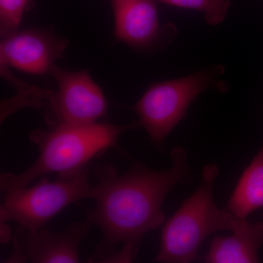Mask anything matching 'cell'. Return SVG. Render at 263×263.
Instances as JSON below:
<instances>
[{
  "mask_svg": "<svg viewBox=\"0 0 263 263\" xmlns=\"http://www.w3.org/2000/svg\"><path fill=\"white\" fill-rule=\"evenodd\" d=\"M171 158L172 166L164 171L140 162L122 175L111 164L95 169L98 183L89 193L95 205L87 213V221L100 228L103 238L91 262H132L141 238L163 224L165 197L176 185L193 181L186 150L174 148Z\"/></svg>",
  "mask_w": 263,
  "mask_h": 263,
  "instance_id": "obj_1",
  "label": "cell"
},
{
  "mask_svg": "<svg viewBox=\"0 0 263 263\" xmlns=\"http://www.w3.org/2000/svg\"><path fill=\"white\" fill-rule=\"evenodd\" d=\"M140 125V122L129 125L97 122L85 125L61 124L51 130L32 132L29 140L37 146L39 157L20 174L1 175L2 193L5 195L27 186L44 175L63 174L84 167L98 154L117 146L118 138L124 131Z\"/></svg>",
  "mask_w": 263,
  "mask_h": 263,
  "instance_id": "obj_2",
  "label": "cell"
},
{
  "mask_svg": "<svg viewBox=\"0 0 263 263\" xmlns=\"http://www.w3.org/2000/svg\"><path fill=\"white\" fill-rule=\"evenodd\" d=\"M219 174L216 164L204 167L200 186L164 224L157 262H193L207 237L215 232L234 229L239 218L228 209L221 210L213 197Z\"/></svg>",
  "mask_w": 263,
  "mask_h": 263,
  "instance_id": "obj_3",
  "label": "cell"
},
{
  "mask_svg": "<svg viewBox=\"0 0 263 263\" xmlns=\"http://www.w3.org/2000/svg\"><path fill=\"white\" fill-rule=\"evenodd\" d=\"M90 187L86 165L59 174L55 181L44 179L31 187L16 189L4 195L2 221H16L31 230L45 228L64 209L89 197Z\"/></svg>",
  "mask_w": 263,
  "mask_h": 263,
  "instance_id": "obj_4",
  "label": "cell"
},
{
  "mask_svg": "<svg viewBox=\"0 0 263 263\" xmlns=\"http://www.w3.org/2000/svg\"><path fill=\"white\" fill-rule=\"evenodd\" d=\"M209 83L206 73L195 72L181 79L156 83L148 88L135 110L154 143H164L186 115L189 107L209 87Z\"/></svg>",
  "mask_w": 263,
  "mask_h": 263,
  "instance_id": "obj_5",
  "label": "cell"
},
{
  "mask_svg": "<svg viewBox=\"0 0 263 263\" xmlns=\"http://www.w3.org/2000/svg\"><path fill=\"white\" fill-rule=\"evenodd\" d=\"M51 75L58 86L50 93V124L85 125L96 123L106 113L107 101L101 89L87 71L70 72L55 65Z\"/></svg>",
  "mask_w": 263,
  "mask_h": 263,
  "instance_id": "obj_6",
  "label": "cell"
},
{
  "mask_svg": "<svg viewBox=\"0 0 263 263\" xmlns=\"http://www.w3.org/2000/svg\"><path fill=\"white\" fill-rule=\"evenodd\" d=\"M91 224L74 222L60 232L18 226L13 236V249L8 263L79 262V247Z\"/></svg>",
  "mask_w": 263,
  "mask_h": 263,
  "instance_id": "obj_7",
  "label": "cell"
},
{
  "mask_svg": "<svg viewBox=\"0 0 263 263\" xmlns=\"http://www.w3.org/2000/svg\"><path fill=\"white\" fill-rule=\"evenodd\" d=\"M67 44V40L49 31L17 32L2 41L1 65L36 75L51 74L55 61L61 58Z\"/></svg>",
  "mask_w": 263,
  "mask_h": 263,
  "instance_id": "obj_8",
  "label": "cell"
},
{
  "mask_svg": "<svg viewBox=\"0 0 263 263\" xmlns=\"http://www.w3.org/2000/svg\"><path fill=\"white\" fill-rule=\"evenodd\" d=\"M115 35L132 46H146L159 32L158 13L154 0H111Z\"/></svg>",
  "mask_w": 263,
  "mask_h": 263,
  "instance_id": "obj_9",
  "label": "cell"
},
{
  "mask_svg": "<svg viewBox=\"0 0 263 263\" xmlns=\"http://www.w3.org/2000/svg\"><path fill=\"white\" fill-rule=\"evenodd\" d=\"M228 237L215 236L209 252L202 259L208 263L259 262L258 252L263 245V222L238 219Z\"/></svg>",
  "mask_w": 263,
  "mask_h": 263,
  "instance_id": "obj_10",
  "label": "cell"
},
{
  "mask_svg": "<svg viewBox=\"0 0 263 263\" xmlns=\"http://www.w3.org/2000/svg\"><path fill=\"white\" fill-rule=\"evenodd\" d=\"M263 207V144L254 160L245 170L227 209L239 219H245Z\"/></svg>",
  "mask_w": 263,
  "mask_h": 263,
  "instance_id": "obj_11",
  "label": "cell"
},
{
  "mask_svg": "<svg viewBox=\"0 0 263 263\" xmlns=\"http://www.w3.org/2000/svg\"><path fill=\"white\" fill-rule=\"evenodd\" d=\"M161 3L179 7L200 10L205 14V19L210 25L221 24L226 18L230 0H158Z\"/></svg>",
  "mask_w": 263,
  "mask_h": 263,
  "instance_id": "obj_12",
  "label": "cell"
},
{
  "mask_svg": "<svg viewBox=\"0 0 263 263\" xmlns=\"http://www.w3.org/2000/svg\"><path fill=\"white\" fill-rule=\"evenodd\" d=\"M29 0H0V32L5 38L18 32Z\"/></svg>",
  "mask_w": 263,
  "mask_h": 263,
  "instance_id": "obj_13",
  "label": "cell"
}]
</instances>
